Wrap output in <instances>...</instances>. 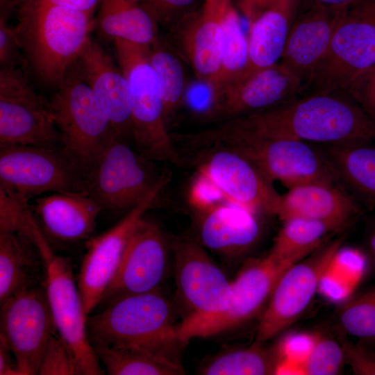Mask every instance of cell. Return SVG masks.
Returning a JSON list of instances; mask_svg holds the SVG:
<instances>
[{
  "label": "cell",
  "instance_id": "cell-1",
  "mask_svg": "<svg viewBox=\"0 0 375 375\" xmlns=\"http://www.w3.org/2000/svg\"><path fill=\"white\" fill-rule=\"evenodd\" d=\"M188 151L209 147L234 150L249 160L272 182L287 188L312 183L338 184L319 149L303 141L274 137L241 124L235 118L193 133H178Z\"/></svg>",
  "mask_w": 375,
  "mask_h": 375
},
{
  "label": "cell",
  "instance_id": "cell-2",
  "mask_svg": "<svg viewBox=\"0 0 375 375\" xmlns=\"http://www.w3.org/2000/svg\"><path fill=\"white\" fill-rule=\"evenodd\" d=\"M235 118L263 133L312 144L375 140V120L348 91L306 94Z\"/></svg>",
  "mask_w": 375,
  "mask_h": 375
},
{
  "label": "cell",
  "instance_id": "cell-3",
  "mask_svg": "<svg viewBox=\"0 0 375 375\" xmlns=\"http://www.w3.org/2000/svg\"><path fill=\"white\" fill-rule=\"evenodd\" d=\"M17 5L15 28L23 60L40 83L57 88L91 38L94 12L44 0H21Z\"/></svg>",
  "mask_w": 375,
  "mask_h": 375
},
{
  "label": "cell",
  "instance_id": "cell-4",
  "mask_svg": "<svg viewBox=\"0 0 375 375\" xmlns=\"http://www.w3.org/2000/svg\"><path fill=\"white\" fill-rule=\"evenodd\" d=\"M174 310L160 288L122 298L88 317L92 344L136 346L181 362Z\"/></svg>",
  "mask_w": 375,
  "mask_h": 375
},
{
  "label": "cell",
  "instance_id": "cell-5",
  "mask_svg": "<svg viewBox=\"0 0 375 375\" xmlns=\"http://www.w3.org/2000/svg\"><path fill=\"white\" fill-rule=\"evenodd\" d=\"M113 44L128 82L135 149L153 162L182 165L165 121L158 77L149 59L150 46L121 39Z\"/></svg>",
  "mask_w": 375,
  "mask_h": 375
},
{
  "label": "cell",
  "instance_id": "cell-6",
  "mask_svg": "<svg viewBox=\"0 0 375 375\" xmlns=\"http://www.w3.org/2000/svg\"><path fill=\"white\" fill-rule=\"evenodd\" d=\"M27 232L44 264L43 285L58 334L72 353L80 374H104L88 336V315L71 262L53 251L34 215L28 219Z\"/></svg>",
  "mask_w": 375,
  "mask_h": 375
},
{
  "label": "cell",
  "instance_id": "cell-7",
  "mask_svg": "<svg viewBox=\"0 0 375 375\" xmlns=\"http://www.w3.org/2000/svg\"><path fill=\"white\" fill-rule=\"evenodd\" d=\"M56 89L49 101L61 147L86 176L117 135L76 62Z\"/></svg>",
  "mask_w": 375,
  "mask_h": 375
},
{
  "label": "cell",
  "instance_id": "cell-8",
  "mask_svg": "<svg viewBox=\"0 0 375 375\" xmlns=\"http://www.w3.org/2000/svg\"><path fill=\"white\" fill-rule=\"evenodd\" d=\"M116 135L85 176V191L102 210H127L140 203L168 172Z\"/></svg>",
  "mask_w": 375,
  "mask_h": 375
},
{
  "label": "cell",
  "instance_id": "cell-9",
  "mask_svg": "<svg viewBox=\"0 0 375 375\" xmlns=\"http://www.w3.org/2000/svg\"><path fill=\"white\" fill-rule=\"evenodd\" d=\"M85 181L61 147L0 146V187L27 200L44 193L85 192Z\"/></svg>",
  "mask_w": 375,
  "mask_h": 375
},
{
  "label": "cell",
  "instance_id": "cell-10",
  "mask_svg": "<svg viewBox=\"0 0 375 375\" xmlns=\"http://www.w3.org/2000/svg\"><path fill=\"white\" fill-rule=\"evenodd\" d=\"M297 262L279 259L269 253L246 260L231 281V295L227 307L210 317L178 324L179 340L185 344L191 339L215 335L253 319L264 310L280 276Z\"/></svg>",
  "mask_w": 375,
  "mask_h": 375
},
{
  "label": "cell",
  "instance_id": "cell-11",
  "mask_svg": "<svg viewBox=\"0 0 375 375\" xmlns=\"http://www.w3.org/2000/svg\"><path fill=\"white\" fill-rule=\"evenodd\" d=\"M374 65L375 24L353 6L342 12L312 72L306 94L347 91L360 75Z\"/></svg>",
  "mask_w": 375,
  "mask_h": 375
},
{
  "label": "cell",
  "instance_id": "cell-12",
  "mask_svg": "<svg viewBox=\"0 0 375 375\" xmlns=\"http://www.w3.org/2000/svg\"><path fill=\"white\" fill-rule=\"evenodd\" d=\"M50 101L37 93L22 68L0 69V146L61 147Z\"/></svg>",
  "mask_w": 375,
  "mask_h": 375
},
{
  "label": "cell",
  "instance_id": "cell-13",
  "mask_svg": "<svg viewBox=\"0 0 375 375\" xmlns=\"http://www.w3.org/2000/svg\"><path fill=\"white\" fill-rule=\"evenodd\" d=\"M176 297L183 312L180 324L196 322L223 311L232 290L230 281L195 239L179 238L171 244Z\"/></svg>",
  "mask_w": 375,
  "mask_h": 375
},
{
  "label": "cell",
  "instance_id": "cell-14",
  "mask_svg": "<svg viewBox=\"0 0 375 375\" xmlns=\"http://www.w3.org/2000/svg\"><path fill=\"white\" fill-rule=\"evenodd\" d=\"M337 239L288 268L276 283L258 326L256 342L265 344L285 331L310 303L321 280L341 247Z\"/></svg>",
  "mask_w": 375,
  "mask_h": 375
},
{
  "label": "cell",
  "instance_id": "cell-15",
  "mask_svg": "<svg viewBox=\"0 0 375 375\" xmlns=\"http://www.w3.org/2000/svg\"><path fill=\"white\" fill-rule=\"evenodd\" d=\"M0 305V339L13 353L19 375L38 374L46 347L58 333L43 284L26 288Z\"/></svg>",
  "mask_w": 375,
  "mask_h": 375
},
{
  "label": "cell",
  "instance_id": "cell-16",
  "mask_svg": "<svg viewBox=\"0 0 375 375\" xmlns=\"http://www.w3.org/2000/svg\"><path fill=\"white\" fill-rule=\"evenodd\" d=\"M168 172L143 200L113 226L90 239L77 276V285L88 315L99 305L122 262L135 228L147 212L158 204L169 182Z\"/></svg>",
  "mask_w": 375,
  "mask_h": 375
},
{
  "label": "cell",
  "instance_id": "cell-17",
  "mask_svg": "<svg viewBox=\"0 0 375 375\" xmlns=\"http://www.w3.org/2000/svg\"><path fill=\"white\" fill-rule=\"evenodd\" d=\"M185 154L193 156L197 172L206 176L225 199L258 215H276L281 195L259 169L240 153L209 147Z\"/></svg>",
  "mask_w": 375,
  "mask_h": 375
},
{
  "label": "cell",
  "instance_id": "cell-18",
  "mask_svg": "<svg viewBox=\"0 0 375 375\" xmlns=\"http://www.w3.org/2000/svg\"><path fill=\"white\" fill-rule=\"evenodd\" d=\"M168 249L158 224L145 216L142 218L115 276L97 306L99 310L126 297L160 289L167 273Z\"/></svg>",
  "mask_w": 375,
  "mask_h": 375
},
{
  "label": "cell",
  "instance_id": "cell-19",
  "mask_svg": "<svg viewBox=\"0 0 375 375\" xmlns=\"http://www.w3.org/2000/svg\"><path fill=\"white\" fill-rule=\"evenodd\" d=\"M306 86L279 62L235 82L222 91L215 119L268 110L304 96Z\"/></svg>",
  "mask_w": 375,
  "mask_h": 375
},
{
  "label": "cell",
  "instance_id": "cell-20",
  "mask_svg": "<svg viewBox=\"0 0 375 375\" xmlns=\"http://www.w3.org/2000/svg\"><path fill=\"white\" fill-rule=\"evenodd\" d=\"M230 0H205L172 28L178 46L197 78L212 88L221 69L224 35L223 15Z\"/></svg>",
  "mask_w": 375,
  "mask_h": 375
},
{
  "label": "cell",
  "instance_id": "cell-21",
  "mask_svg": "<svg viewBox=\"0 0 375 375\" xmlns=\"http://www.w3.org/2000/svg\"><path fill=\"white\" fill-rule=\"evenodd\" d=\"M197 212L195 240L224 258L241 257L260 238V215L240 206L226 201Z\"/></svg>",
  "mask_w": 375,
  "mask_h": 375
},
{
  "label": "cell",
  "instance_id": "cell-22",
  "mask_svg": "<svg viewBox=\"0 0 375 375\" xmlns=\"http://www.w3.org/2000/svg\"><path fill=\"white\" fill-rule=\"evenodd\" d=\"M76 64L78 70L106 111L116 135L132 138V114L127 80L112 58L90 38Z\"/></svg>",
  "mask_w": 375,
  "mask_h": 375
},
{
  "label": "cell",
  "instance_id": "cell-23",
  "mask_svg": "<svg viewBox=\"0 0 375 375\" xmlns=\"http://www.w3.org/2000/svg\"><path fill=\"white\" fill-rule=\"evenodd\" d=\"M343 11L310 8L296 14L279 63L303 83L306 89Z\"/></svg>",
  "mask_w": 375,
  "mask_h": 375
},
{
  "label": "cell",
  "instance_id": "cell-24",
  "mask_svg": "<svg viewBox=\"0 0 375 375\" xmlns=\"http://www.w3.org/2000/svg\"><path fill=\"white\" fill-rule=\"evenodd\" d=\"M33 209L46 233L62 242L90 238L102 210L86 192H54L35 197Z\"/></svg>",
  "mask_w": 375,
  "mask_h": 375
},
{
  "label": "cell",
  "instance_id": "cell-25",
  "mask_svg": "<svg viewBox=\"0 0 375 375\" xmlns=\"http://www.w3.org/2000/svg\"><path fill=\"white\" fill-rule=\"evenodd\" d=\"M359 203L339 184L312 183L290 189L281 197L276 216L282 221L300 217L346 226L360 214Z\"/></svg>",
  "mask_w": 375,
  "mask_h": 375
},
{
  "label": "cell",
  "instance_id": "cell-26",
  "mask_svg": "<svg viewBox=\"0 0 375 375\" xmlns=\"http://www.w3.org/2000/svg\"><path fill=\"white\" fill-rule=\"evenodd\" d=\"M297 6L298 0H281L249 23L248 61L235 82L280 62Z\"/></svg>",
  "mask_w": 375,
  "mask_h": 375
},
{
  "label": "cell",
  "instance_id": "cell-27",
  "mask_svg": "<svg viewBox=\"0 0 375 375\" xmlns=\"http://www.w3.org/2000/svg\"><path fill=\"white\" fill-rule=\"evenodd\" d=\"M318 145L340 185L375 209V140Z\"/></svg>",
  "mask_w": 375,
  "mask_h": 375
},
{
  "label": "cell",
  "instance_id": "cell-28",
  "mask_svg": "<svg viewBox=\"0 0 375 375\" xmlns=\"http://www.w3.org/2000/svg\"><path fill=\"white\" fill-rule=\"evenodd\" d=\"M159 22L143 0H101L96 26L107 40H124L144 45L159 37Z\"/></svg>",
  "mask_w": 375,
  "mask_h": 375
},
{
  "label": "cell",
  "instance_id": "cell-29",
  "mask_svg": "<svg viewBox=\"0 0 375 375\" xmlns=\"http://www.w3.org/2000/svg\"><path fill=\"white\" fill-rule=\"evenodd\" d=\"M283 362L278 343L265 347L254 342L249 347H229L204 359L198 373L203 375L276 374Z\"/></svg>",
  "mask_w": 375,
  "mask_h": 375
},
{
  "label": "cell",
  "instance_id": "cell-30",
  "mask_svg": "<svg viewBox=\"0 0 375 375\" xmlns=\"http://www.w3.org/2000/svg\"><path fill=\"white\" fill-rule=\"evenodd\" d=\"M30 238L22 233L0 231V304L15 294L38 285L39 267L29 249Z\"/></svg>",
  "mask_w": 375,
  "mask_h": 375
},
{
  "label": "cell",
  "instance_id": "cell-31",
  "mask_svg": "<svg viewBox=\"0 0 375 375\" xmlns=\"http://www.w3.org/2000/svg\"><path fill=\"white\" fill-rule=\"evenodd\" d=\"M110 375H181V362L136 346L93 344Z\"/></svg>",
  "mask_w": 375,
  "mask_h": 375
},
{
  "label": "cell",
  "instance_id": "cell-32",
  "mask_svg": "<svg viewBox=\"0 0 375 375\" xmlns=\"http://www.w3.org/2000/svg\"><path fill=\"white\" fill-rule=\"evenodd\" d=\"M283 222L269 253L279 259L298 261L321 246L328 233L343 228L335 223L300 217Z\"/></svg>",
  "mask_w": 375,
  "mask_h": 375
},
{
  "label": "cell",
  "instance_id": "cell-33",
  "mask_svg": "<svg viewBox=\"0 0 375 375\" xmlns=\"http://www.w3.org/2000/svg\"><path fill=\"white\" fill-rule=\"evenodd\" d=\"M222 26L224 46L222 66L212 88L217 103L222 91L240 77L248 61V40L242 29L238 10L232 0L226 6Z\"/></svg>",
  "mask_w": 375,
  "mask_h": 375
},
{
  "label": "cell",
  "instance_id": "cell-34",
  "mask_svg": "<svg viewBox=\"0 0 375 375\" xmlns=\"http://www.w3.org/2000/svg\"><path fill=\"white\" fill-rule=\"evenodd\" d=\"M149 59L157 75L166 123L169 127L183 101L185 79L180 60L159 38L150 45Z\"/></svg>",
  "mask_w": 375,
  "mask_h": 375
},
{
  "label": "cell",
  "instance_id": "cell-35",
  "mask_svg": "<svg viewBox=\"0 0 375 375\" xmlns=\"http://www.w3.org/2000/svg\"><path fill=\"white\" fill-rule=\"evenodd\" d=\"M338 317L349 335L375 342V286L347 301Z\"/></svg>",
  "mask_w": 375,
  "mask_h": 375
},
{
  "label": "cell",
  "instance_id": "cell-36",
  "mask_svg": "<svg viewBox=\"0 0 375 375\" xmlns=\"http://www.w3.org/2000/svg\"><path fill=\"white\" fill-rule=\"evenodd\" d=\"M344 363L340 344L326 335L314 333L311 350L299 368L303 374L334 375L341 372Z\"/></svg>",
  "mask_w": 375,
  "mask_h": 375
},
{
  "label": "cell",
  "instance_id": "cell-37",
  "mask_svg": "<svg viewBox=\"0 0 375 375\" xmlns=\"http://www.w3.org/2000/svg\"><path fill=\"white\" fill-rule=\"evenodd\" d=\"M38 374L78 375L76 360L64 340L55 333L51 338L42 358Z\"/></svg>",
  "mask_w": 375,
  "mask_h": 375
},
{
  "label": "cell",
  "instance_id": "cell-38",
  "mask_svg": "<svg viewBox=\"0 0 375 375\" xmlns=\"http://www.w3.org/2000/svg\"><path fill=\"white\" fill-rule=\"evenodd\" d=\"M28 200L0 187V231L20 232L31 209Z\"/></svg>",
  "mask_w": 375,
  "mask_h": 375
},
{
  "label": "cell",
  "instance_id": "cell-39",
  "mask_svg": "<svg viewBox=\"0 0 375 375\" xmlns=\"http://www.w3.org/2000/svg\"><path fill=\"white\" fill-rule=\"evenodd\" d=\"M143 1L153 12L159 24L172 28L199 8L197 0Z\"/></svg>",
  "mask_w": 375,
  "mask_h": 375
},
{
  "label": "cell",
  "instance_id": "cell-40",
  "mask_svg": "<svg viewBox=\"0 0 375 375\" xmlns=\"http://www.w3.org/2000/svg\"><path fill=\"white\" fill-rule=\"evenodd\" d=\"M345 363L349 365L353 374L358 375H375V353L367 347L355 344L343 335L339 337Z\"/></svg>",
  "mask_w": 375,
  "mask_h": 375
},
{
  "label": "cell",
  "instance_id": "cell-41",
  "mask_svg": "<svg viewBox=\"0 0 375 375\" xmlns=\"http://www.w3.org/2000/svg\"><path fill=\"white\" fill-rule=\"evenodd\" d=\"M189 199L197 211L204 210L226 201L219 190L204 175L197 172L189 193Z\"/></svg>",
  "mask_w": 375,
  "mask_h": 375
},
{
  "label": "cell",
  "instance_id": "cell-42",
  "mask_svg": "<svg viewBox=\"0 0 375 375\" xmlns=\"http://www.w3.org/2000/svg\"><path fill=\"white\" fill-rule=\"evenodd\" d=\"M6 12L1 9L0 17L1 67H15L20 60V46L15 26L8 24Z\"/></svg>",
  "mask_w": 375,
  "mask_h": 375
},
{
  "label": "cell",
  "instance_id": "cell-43",
  "mask_svg": "<svg viewBox=\"0 0 375 375\" xmlns=\"http://www.w3.org/2000/svg\"><path fill=\"white\" fill-rule=\"evenodd\" d=\"M313 342L314 334L292 333L286 335L278 342L283 361L300 366L310 353Z\"/></svg>",
  "mask_w": 375,
  "mask_h": 375
},
{
  "label": "cell",
  "instance_id": "cell-44",
  "mask_svg": "<svg viewBox=\"0 0 375 375\" xmlns=\"http://www.w3.org/2000/svg\"><path fill=\"white\" fill-rule=\"evenodd\" d=\"M347 91L375 120V65L360 75Z\"/></svg>",
  "mask_w": 375,
  "mask_h": 375
},
{
  "label": "cell",
  "instance_id": "cell-45",
  "mask_svg": "<svg viewBox=\"0 0 375 375\" xmlns=\"http://www.w3.org/2000/svg\"><path fill=\"white\" fill-rule=\"evenodd\" d=\"M281 0H232L237 10L249 23L260 13Z\"/></svg>",
  "mask_w": 375,
  "mask_h": 375
},
{
  "label": "cell",
  "instance_id": "cell-46",
  "mask_svg": "<svg viewBox=\"0 0 375 375\" xmlns=\"http://www.w3.org/2000/svg\"><path fill=\"white\" fill-rule=\"evenodd\" d=\"M365 0H298L301 11L310 8H321L342 11L352 8Z\"/></svg>",
  "mask_w": 375,
  "mask_h": 375
},
{
  "label": "cell",
  "instance_id": "cell-47",
  "mask_svg": "<svg viewBox=\"0 0 375 375\" xmlns=\"http://www.w3.org/2000/svg\"><path fill=\"white\" fill-rule=\"evenodd\" d=\"M0 375H19L16 360L11 350L0 339Z\"/></svg>",
  "mask_w": 375,
  "mask_h": 375
},
{
  "label": "cell",
  "instance_id": "cell-48",
  "mask_svg": "<svg viewBox=\"0 0 375 375\" xmlns=\"http://www.w3.org/2000/svg\"><path fill=\"white\" fill-rule=\"evenodd\" d=\"M49 3L68 8L94 12L97 6L101 0H44Z\"/></svg>",
  "mask_w": 375,
  "mask_h": 375
},
{
  "label": "cell",
  "instance_id": "cell-49",
  "mask_svg": "<svg viewBox=\"0 0 375 375\" xmlns=\"http://www.w3.org/2000/svg\"><path fill=\"white\" fill-rule=\"evenodd\" d=\"M375 24V0H365L355 6Z\"/></svg>",
  "mask_w": 375,
  "mask_h": 375
},
{
  "label": "cell",
  "instance_id": "cell-50",
  "mask_svg": "<svg viewBox=\"0 0 375 375\" xmlns=\"http://www.w3.org/2000/svg\"><path fill=\"white\" fill-rule=\"evenodd\" d=\"M367 247L370 258L375 265V223L369 231L367 237Z\"/></svg>",
  "mask_w": 375,
  "mask_h": 375
},
{
  "label": "cell",
  "instance_id": "cell-51",
  "mask_svg": "<svg viewBox=\"0 0 375 375\" xmlns=\"http://www.w3.org/2000/svg\"><path fill=\"white\" fill-rule=\"evenodd\" d=\"M21 0H1V5L3 7L8 8L9 6L18 4Z\"/></svg>",
  "mask_w": 375,
  "mask_h": 375
}]
</instances>
